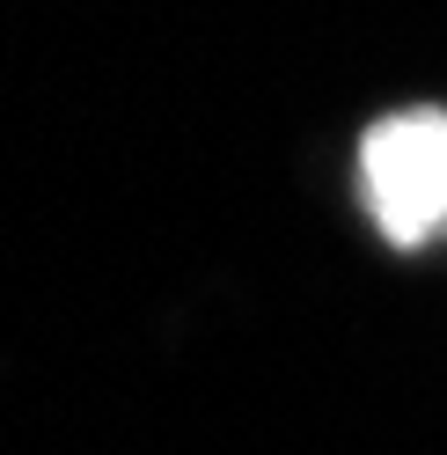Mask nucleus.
Listing matches in <instances>:
<instances>
[{
	"label": "nucleus",
	"instance_id": "f257e3e1",
	"mask_svg": "<svg viewBox=\"0 0 447 455\" xmlns=\"http://www.w3.org/2000/svg\"><path fill=\"white\" fill-rule=\"evenodd\" d=\"M367 213L388 243H426L447 228V110H388L359 140Z\"/></svg>",
	"mask_w": 447,
	"mask_h": 455
}]
</instances>
